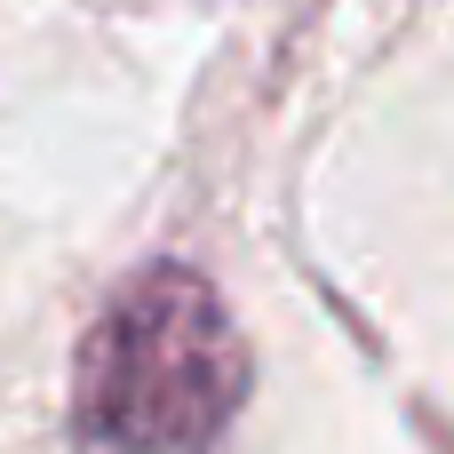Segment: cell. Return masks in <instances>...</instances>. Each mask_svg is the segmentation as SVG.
<instances>
[{
  "label": "cell",
  "instance_id": "cell-1",
  "mask_svg": "<svg viewBox=\"0 0 454 454\" xmlns=\"http://www.w3.org/2000/svg\"><path fill=\"white\" fill-rule=\"evenodd\" d=\"M247 407V343L192 263H144L80 335L72 454H223Z\"/></svg>",
  "mask_w": 454,
  "mask_h": 454
}]
</instances>
